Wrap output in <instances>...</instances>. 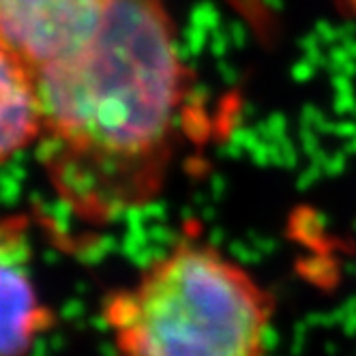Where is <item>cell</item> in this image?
<instances>
[{"instance_id":"1","label":"cell","mask_w":356,"mask_h":356,"mask_svg":"<svg viewBox=\"0 0 356 356\" xmlns=\"http://www.w3.org/2000/svg\"><path fill=\"white\" fill-rule=\"evenodd\" d=\"M35 75L37 152L60 204L88 225L152 204L193 129V80L165 0H110L95 39Z\"/></svg>"},{"instance_id":"2","label":"cell","mask_w":356,"mask_h":356,"mask_svg":"<svg viewBox=\"0 0 356 356\" xmlns=\"http://www.w3.org/2000/svg\"><path fill=\"white\" fill-rule=\"evenodd\" d=\"M270 320L266 288L195 230L101 300L112 356H262Z\"/></svg>"},{"instance_id":"3","label":"cell","mask_w":356,"mask_h":356,"mask_svg":"<svg viewBox=\"0 0 356 356\" xmlns=\"http://www.w3.org/2000/svg\"><path fill=\"white\" fill-rule=\"evenodd\" d=\"M108 7L110 0H0V39L39 73L86 47Z\"/></svg>"},{"instance_id":"4","label":"cell","mask_w":356,"mask_h":356,"mask_svg":"<svg viewBox=\"0 0 356 356\" xmlns=\"http://www.w3.org/2000/svg\"><path fill=\"white\" fill-rule=\"evenodd\" d=\"M52 324L54 312L24 268L22 251L0 258V356H26Z\"/></svg>"},{"instance_id":"5","label":"cell","mask_w":356,"mask_h":356,"mask_svg":"<svg viewBox=\"0 0 356 356\" xmlns=\"http://www.w3.org/2000/svg\"><path fill=\"white\" fill-rule=\"evenodd\" d=\"M39 134L37 75L0 39V163L37 146Z\"/></svg>"},{"instance_id":"6","label":"cell","mask_w":356,"mask_h":356,"mask_svg":"<svg viewBox=\"0 0 356 356\" xmlns=\"http://www.w3.org/2000/svg\"><path fill=\"white\" fill-rule=\"evenodd\" d=\"M24 232L26 225L19 217H0V258L24 249Z\"/></svg>"},{"instance_id":"7","label":"cell","mask_w":356,"mask_h":356,"mask_svg":"<svg viewBox=\"0 0 356 356\" xmlns=\"http://www.w3.org/2000/svg\"><path fill=\"white\" fill-rule=\"evenodd\" d=\"M339 5L346 11V15H350L356 22V0H339Z\"/></svg>"}]
</instances>
